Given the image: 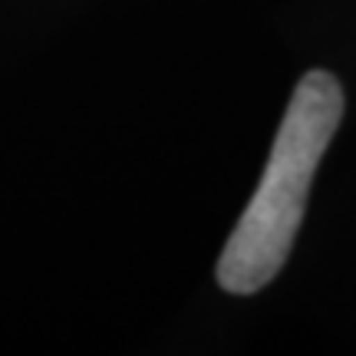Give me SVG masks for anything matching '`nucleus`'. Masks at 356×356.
Listing matches in <instances>:
<instances>
[{"mask_svg": "<svg viewBox=\"0 0 356 356\" xmlns=\"http://www.w3.org/2000/svg\"><path fill=\"white\" fill-rule=\"evenodd\" d=\"M343 115V89L310 70L291 96L254 198L234 225L218 261V284L228 293H254L277 277L304 221L310 181Z\"/></svg>", "mask_w": 356, "mask_h": 356, "instance_id": "nucleus-1", "label": "nucleus"}]
</instances>
